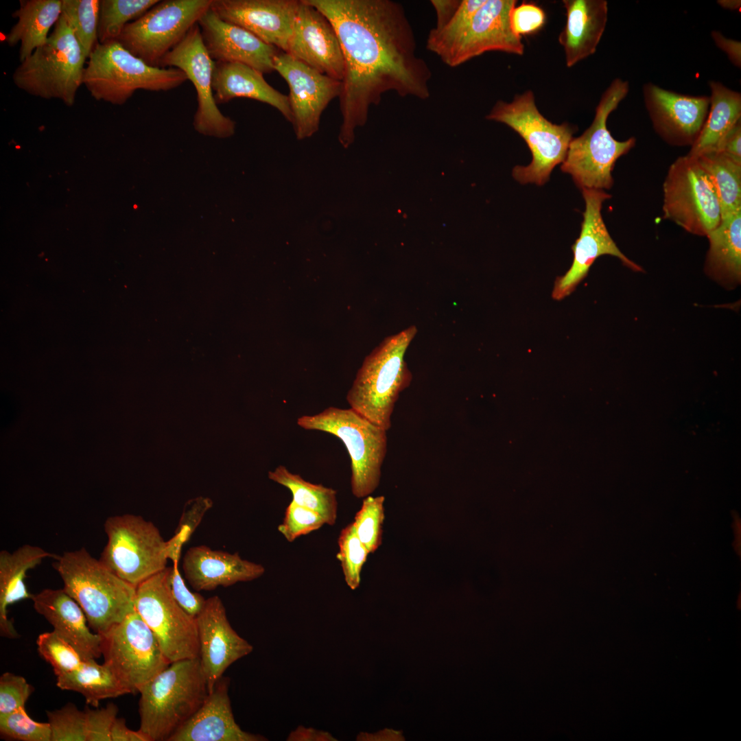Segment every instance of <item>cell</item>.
I'll list each match as a JSON object with an SVG mask.
<instances>
[{"instance_id":"obj_1","label":"cell","mask_w":741,"mask_h":741,"mask_svg":"<svg viewBox=\"0 0 741 741\" xmlns=\"http://www.w3.org/2000/svg\"><path fill=\"white\" fill-rule=\"evenodd\" d=\"M329 21L344 62L339 96L342 117L338 140L346 148L355 130L383 94L427 99L432 71L416 54L412 27L403 5L391 0H305Z\"/></svg>"},{"instance_id":"obj_2","label":"cell","mask_w":741,"mask_h":741,"mask_svg":"<svg viewBox=\"0 0 741 741\" xmlns=\"http://www.w3.org/2000/svg\"><path fill=\"white\" fill-rule=\"evenodd\" d=\"M54 560L62 589L80 606L95 633H104L135 611L136 587L113 574L85 548L64 552Z\"/></svg>"},{"instance_id":"obj_3","label":"cell","mask_w":741,"mask_h":741,"mask_svg":"<svg viewBox=\"0 0 741 741\" xmlns=\"http://www.w3.org/2000/svg\"><path fill=\"white\" fill-rule=\"evenodd\" d=\"M139 693V730L149 741H167L197 712L209 692L196 658L171 663Z\"/></svg>"},{"instance_id":"obj_4","label":"cell","mask_w":741,"mask_h":741,"mask_svg":"<svg viewBox=\"0 0 741 741\" xmlns=\"http://www.w3.org/2000/svg\"><path fill=\"white\" fill-rule=\"evenodd\" d=\"M416 331L411 326L383 340L364 359L346 395L351 408L386 431L400 393L412 381L404 357Z\"/></svg>"},{"instance_id":"obj_5","label":"cell","mask_w":741,"mask_h":741,"mask_svg":"<svg viewBox=\"0 0 741 741\" xmlns=\"http://www.w3.org/2000/svg\"><path fill=\"white\" fill-rule=\"evenodd\" d=\"M628 92V81L614 79L602 93L591 126L580 136L573 138L569 145L561 169L570 174L581 190L611 188L612 172L617 160L635 145L634 137L618 141L607 126L609 115Z\"/></svg>"},{"instance_id":"obj_6","label":"cell","mask_w":741,"mask_h":741,"mask_svg":"<svg viewBox=\"0 0 741 741\" xmlns=\"http://www.w3.org/2000/svg\"><path fill=\"white\" fill-rule=\"evenodd\" d=\"M187 80L178 69L148 65L115 40L96 44L85 66L83 84L95 99L123 105L137 90L167 91Z\"/></svg>"},{"instance_id":"obj_7","label":"cell","mask_w":741,"mask_h":741,"mask_svg":"<svg viewBox=\"0 0 741 741\" xmlns=\"http://www.w3.org/2000/svg\"><path fill=\"white\" fill-rule=\"evenodd\" d=\"M86 58L69 23L61 14L47 41L16 68L12 80L27 93L58 99L67 106L83 84Z\"/></svg>"},{"instance_id":"obj_8","label":"cell","mask_w":741,"mask_h":741,"mask_svg":"<svg viewBox=\"0 0 741 741\" xmlns=\"http://www.w3.org/2000/svg\"><path fill=\"white\" fill-rule=\"evenodd\" d=\"M486 119L504 124L519 134L532 154L527 166H516L513 176L521 184L544 185L556 165L565 160L576 127L554 124L537 109L530 90L515 96L510 102L497 101Z\"/></svg>"},{"instance_id":"obj_9","label":"cell","mask_w":741,"mask_h":741,"mask_svg":"<svg viewBox=\"0 0 741 741\" xmlns=\"http://www.w3.org/2000/svg\"><path fill=\"white\" fill-rule=\"evenodd\" d=\"M296 423L305 430L327 432L342 441L351 459V489L355 497H366L375 491L387 451L386 430L351 408L333 406L301 416Z\"/></svg>"},{"instance_id":"obj_10","label":"cell","mask_w":741,"mask_h":741,"mask_svg":"<svg viewBox=\"0 0 741 741\" xmlns=\"http://www.w3.org/2000/svg\"><path fill=\"white\" fill-rule=\"evenodd\" d=\"M107 542L99 560L128 583H140L167 566V545L158 528L132 514L108 517L104 524Z\"/></svg>"},{"instance_id":"obj_11","label":"cell","mask_w":741,"mask_h":741,"mask_svg":"<svg viewBox=\"0 0 741 741\" xmlns=\"http://www.w3.org/2000/svg\"><path fill=\"white\" fill-rule=\"evenodd\" d=\"M663 194V218L692 235L707 237L721 220L715 189L695 156H679L670 165Z\"/></svg>"},{"instance_id":"obj_12","label":"cell","mask_w":741,"mask_h":741,"mask_svg":"<svg viewBox=\"0 0 741 741\" xmlns=\"http://www.w3.org/2000/svg\"><path fill=\"white\" fill-rule=\"evenodd\" d=\"M211 3L212 0L159 1L127 24L117 40L148 65L160 67L163 58L198 23Z\"/></svg>"},{"instance_id":"obj_13","label":"cell","mask_w":741,"mask_h":741,"mask_svg":"<svg viewBox=\"0 0 741 741\" xmlns=\"http://www.w3.org/2000/svg\"><path fill=\"white\" fill-rule=\"evenodd\" d=\"M167 567L136 587L135 611L154 633L170 663L199 658L196 618L174 598Z\"/></svg>"},{"instance_id":"obj_14","label":"cell","mask_w":741,"mask_h":741,"mask_svg":"<svg viewBox=\"0 0 741 741\" xmlns=\"http://www.w3.org/2000/svg\"><path fill=\"white\" fill-rule=\"evenodd\" d=\"M100 636L104 663L128 694L139 692L171 663L154 633L136 611Z\"/></svg>"},{"instance_id":"obj_15","label":"cell","mask_w":741,"mask_h":741,"mask_svg":"<svg viewBox=\"0 0 741 741\" xmlns=\"http://www.w3.org/2000/svg\"><path fill=\"white\" fill-rule=\"evenodd\" d=\"M516 4V0H486L458 34L427 49L451 67L487 51L523 55L521 37L513 32L510 23V13Z\"/></svg>"},{"instance_id":"obj_16","label":"cell","mask_w":741,"mask_h":741,"mask_svg":"<svg viewBox=\"0 0 741 741\" xmlns=\"http://www.w3.org/2000/svg\"><path fill=\"white\" fill-rule=\"evenodd\" d=\"M214 63L205 48L197 23L167 54L160 67L180 69L193 84L198 102L193 119L195 129L204 135L226 138L234 134L235 124L222 113L215 100L212 87Z\"/></svg>"},{"instance_id":"obj_17","label":"cell","mask_w":741,"mask_h":741,"mask_svg":"<svg viewBox=\"0 0 741 741\" xmlns=\"http://www.w3.org/2000/svg\"><path fill=\"white\" fill-rule=\"evenodd\" d=\"M582 193L585 209L583 213L581 230L572 246L574 254L572 266L555 281L552 296L557 301L569 296L576 289L586 277L596 259L602 255L615 257L633 271H644L640 266L622 252L605 226L601 210L603 202L611 196L604 190L594 189H583Z\"/></svg>"},{"instance_id":"obj_18","label":"cell","mask_w":741,"mask_h":741,"mask_svg":"<svg viewBox=\"0 0 741 741\" xmlns=\"http://www.w3.org/2000/svg\"><path fill=\"white\" fill-rule=\"evenodd\" d=\"M274 69L287 82L293 126L297 139L318 130L320 116L329 102L340 96L341 81L333 79L285 52L274 58Z\"/></svg>"},{"instance_id":"obj_19","label":"cell","mask_w":741,"mask_h":741,"mask_svg":"<svg viewBox=\"0 0 741 741\" xmlns=\"http://www.w3.org/2000/svg\"><path fill=\"white\" fill-rule=\"evenodd\" d=\"M642 94L652 127L660 138L671 146L691 147L707 119L709 96L681 94L652 82L643 85Z\"/></svg>"},{"instance_id":"obj_20","label":"cell","mask_w":741,"mask_h":741,"mask_svg":"<svg viewBox=\"0 0 741 741\" xmlns=\"http://www.w3.org/2000/svg\"><path fill=\"white\" fill-rule=\"evenodd\" d=\"M285 53L333 79H343L344 62L337 34L325 16L305 0L299 1Z\"/></svg>"},{"instance_id":"obj_21","label":"cell","mask_w":741,"mask_h":741,"mask_svg":"<svg viewBox=\"0 0 741 741\" xmlns=\"http://www.w3.org/2000/svg\"><path fill=\"white\" fill-rule=\"evenodd\" d=\"M196 618L199 659L210 693L226 670L250 654L253 647L233 628L219 596L207 599L203 609Z\"/></svg>"},{"instance_id":"obj_22","label":"cell","mask_w":741,"mask_h":741,"mask_svg":"<svg viewBox=\"0 0 741 741\" xmlns=\"http://www.w3.org/2000/svg\"><path fill=\"white\" fill-rule=\"evenodd\" d=\"M298 5L297 0H212L210 8L225 21L285 52Z\"/></svg>"},{"instance_id":"obj_23","label":"cell","mask_w":741,"mask_h":741,"mask_svg":"<svg viewBox=\"0 0 741 741\" xmlns=\"http://www.w3.org/2000/svg\"><path fill=\"white\" fill-rule=\"evenodd\" d=\"M203 43L214 62H239L270 73L280 52L246 30L222 19L211 8L198 23Z\"/></svg>"},{"instance_id":"obj_24","label":"cell","mask_w":741,"mask_h":741,"mask_svg":"<svg viewBox=\"0 0 741 741\" xmlns=\"http://www.w3.org/2000/svg\"><path fill=\"white\" fill-rule=\"evenodd\" d=\"M182 566L186 579L196 591H211L220 586L251 581L265 573L262 565L243 559L237 552L231 554L203 545L188 549Z\"/></svg>"},{"instance_id":"obj_25","label":"cell","mask_w":741,"mask_h":741,"mask_svg":"<svg viewBox=\"0 0 741 741\" xmlns=\"http://www.w3.org/2000/svg\"><path fill=\"white\" fill-rule=\"evenodd\" d=\"M229 679L222 677L197 712L167 741H263L237 724L228 696Z\"/></svg>"},{"instance_id":"obj_26","label":"cell","mask_w":741,"mask_h":741,"mask_svg":"<svg viewBox=\"0 0 741 741\" xmlns=\"http://www.w3.org/2000/svg\"><path fill=\"white\" fill-rule=\"evenodd\" d=\"M32 600L35 611L85 660L102 655L100 635L91 631L82 608L63 589H45L33 594Z\"/></svg>"},{"instance_id":"obj_27","label":"cell","mask_w":741,"mask_h":741,"mask_svg":"<svg viewBox=\"0 0 741 741\" xmlns=\"http://www.w3.org/2000/svg\"><path fill=\"white\" fill-rule=\"evenodd\" d=\"M566 23L558 36L567 67L593 54L605 30L608 3L605 0H563Z\"/></svg>"},{"instance_id":"obj_28","label":"cell","mask_w":741,"mask_h":741,"mask_svg":"<svg viewBox=\"0 0 741 741\" xmlns=\"http://www.w3.org/2000/svg\"><path fill=\"white\" fill-rule=\"evenodd\" d=\"M263 75L244 64L215 62L212 87L217 104L237 97L252 99L277 108L292 124L288 96L271 86Z\"/></svg>"},{"instance_id":"obj_29","label":"cell","mask_w":741,"mask_h":741,"mask_svg":"<svg viewBox=\"0 0 741 741\" xmlns=\"http://www.w3.org/2000/svg\"><path fill=\"white\" fill-rule=\"evenodd\" d=\"M56 555L40 547L25 544L12 552H0V634L15 639L19 637L14 624L8 618V608L19 601L31 599L33 594L27 589L25 579L27 572L38 565L46 558Z\"/></svg>"},{"instance_id":"obj_30","label":"cell","mask_w":741,"mask_h":741,"mask_svg":"<svg viewBox=\"0 0 741 741\" xmlns=\"http://www.w3.org/2000/svg\"><path fill=\"white\" fill-rule=\"evenodd\" d=\"M707 237L705 273L726 289H734L741 281V209L722 217Z\"/></svg>"},{"instance_id":"obj_31","label":"cell","mask_w":741,"mask_h":741,"mask_svg":"<svg viewBox=\"0 0 741 741\" xmlns=\"http://www.w3.org/2000/svg\"><path fill=\"white\" fill-rule=\"evenodd\" d=\"M12 13L16 23L5 36L11 47L20 43L19 60L23 61L47 41L49 31L62 13V0H21Z\"/></svg>"},{"instance_id":"obj_32","label":"cell","mask_w":741,"mask_h":741,"mask_svg":"<svg viewBox=\"0 0 741 741\" xmlns=\"http://www.w3.org/2000/svg\"><path fill=\"white\" fill-rule=\"evenodd\" d=\"M709 108L702 130L690 147L689 156L717 150L720 143L741 120V94L720 82L710 80Z\"/></svg>"},{"instance_id":"obj_33","label":"cell","mask_w":741,"mask_h":741,"mask_svg":"<svg viewBox=\"0 0 741 741\" xmlns=\"http://www.w3.org/2000/svg\"><path fill=\"white\" fill-rule=\"evenodd\" d=\"M56 685L61 690L81 694L93 707L102 700L128 694L112 670L95 659L85 660L77 669L57 677Z\"/></svg>"},{"instance_id":"obj_34","label":"cell","mask_w":741,"mask_h":741,"mask_svg":"<svg viewBox=\"0 0 741 741\" xmlns=\"http://www.w3.org/2000/svg\"><path fill=\"white\" fill-rule=\"evenodd\" d=\"M268 478L288 489L292 494V502L319 514L326 524H336L338 512L336 490L306 481L282 465L269 471Z\"/></svg>"},{"instance_id":"obj_35","label":"cell","mask_w":741,"mask_h":741,"mask_svg":"<svg viewBox=\"0 0 741 741\" xmlns=\"http://www.w3.org/2000/svg\"><path fill=\"white\" fill-rule=\"evenodd\" d=\"M715 189L721 217L741 209V164L713 151L695 156Z\"/></svg>"},{"instance_id":"obj_36","label":"cell","mask_w":741,"mask_h":741,"mask_svg":"<svg viewBox=\"0 0 741 741\" xmlns=\"http://www.w3.org/2000/svg\"><path fill=\"white\" fill-rule=\"evenodd\" d=\"M158 0H100L97 39L117 40L126 25L143 15Z\"/></svg>"},{"instance_id":"obj_37","label":"cell","mask_w":741,"mask_h":741,"mask_svg":"<svg viewBox=\"0 0 741 741\" xmlns=\"http://www.w3.org/2000/svg\"><path fill=\"white\" fill-rule=\"evenodd\" d=\"M100 0H62V14L88 59L98 43Z\"/></svg>"},{"instance_id":"obj_38","label":"cell","mask_w":741,"mask_h":741,"mask_svg":"<svg viewBox=\"0 0 741 741\" xmlns=\"http://www.w3.org/2000/svg\"><path fill=\"white\" fill-rule=\"evenodd\" d=\"M384 501L383 495L366 497L352 522L357 536L369 553L375 552L382 542Z\"/></svg>"},{"instance_id":"obj_39","label":"cell","mask_w":741,"mask_h":741,"mask_svg":"<svg viewBox=\"0 0 741 741\" xmlns=\"http://www.w3.org/2000/svg\"><path fill=\"white\" fill-rule=\"evenodd\" d=\"M36 644L40 655L51 665L56 677L77 669L85 661L75 648L54 631L40 634Z\"/></svg>"},{"instance_id":"obj_40","label":"cell","mask_w":741,"mask_h":741,"mask_svg":"<svg viewBox=\"0 0 741 741\" xmlns=\"http://www.w3.org/2000/svg\"><path fill=\"white\" fill-rule=\"evenodd\" d=\"M338 543L337 557L344 580L349 588L355 590L360 584L361 572L369 552L357 536L352 523L341 530Z\"/></svg>"},{"instance_id":"obj_41","label":"cell","mask_w":741,"mask_h":741,"mask_svg":"<svg viewBox=\"0 0 741 741\" xmlns=\"http://www.w3.org/2000/svg\"><path fill=\"white\" fill-rule=\"evenodd\" d=\"M212 506L213 502L204 497H198L185 504L174 535L167 541L168 558L173 563H179L183 546L189 541Z\"/></svg>"},{"instance_id":"obj_42","label":"cell","mask_w":741,"mask_h":741,"mask_svg":"<svg viewBox=\"0 0 741 741\" xmlns=\"http://www.w3.org/2000/svg\"><path fill=\"white\" fill-rule=\"evenodd\" d=\"M51 741H87L86 715L73 703L47 711Z\"/></svg>"},{"instance_id":"obj_43","label":"cell","mask_w":741,"mask_h":741,"mask_svg":"<svg viewBox=\"0 0 741 741\" xmlns=\"http://www.w3.org/2000/svg\"><path fill=\"white\" fill-rule=\"evenodd\" d=\"M1 738L21 741H51V733L49 722L32 720L25 707L0 718Z\"/></svg>"},{"instance_id":"obj_44","label":"cell","mask_w":741,"mask_h":741,"mask_svg":"<svg viewBox=\"0 0 741 741\" xmlns=\"http://www.w3.org/2000/svg\"><path fill=\"white\" fill-rule=\"evenodd\" d=\"M324 524L325 521L319 514L292 501L278 530L287 541L292 542L301 536L320 529Z\"/></svg>"},{"instance_id":"obj_45","label":"cell","mask_w":741,"mask_h":741,"mask_svg":"<svg viewBox=\"0 0 741 741\" xmlns=\"http://www.w3.org/2000/svg\"><path fill=\"white\" fill-rule=\"evenodd\" d=\"M34 691L25 679L11 672H4L0 677V718L25 707Z\"/></svg>"},{"instance_id":"obj_46","label":"cell","mask_w":741,"mask_h":741,"mask_svg":"<svg viewBox=\"0 0 741 741\" xmlns=\"http://www.w3.org/2000/svg\"><path fill=\"white\" fill-rule=\"evenodd\" d=\"M179 563L167 567L171 593L177 603L190 615L196 618L203 609L206 600L201 594L190 591L178 568Z\"/></svg>"},{"instance_id":"obj_47","label":"cell","mask_w":741,"mask_h":741,"mask_svg":"<svg viewBox=\"0 0 741 741\" xmlns=\"http://www.w3.org/2000/svg\"><path fill=\"white\" fill-rule=\"evenodd\" d=\"M545 21L544 10L532 2L523 1L519 5H515L510 13L511 29L520 37L539 31L544 26Z\"/></svg>"},{"instance_id":"obj_48","label":"cell","mask_w":741,"mask_h":741,"mask_svg":"<svg viewBox=\"0 0 741 741\" xmlns=\"http://www.w3.org/2000/svg\"><path fill=\"white\" fill-rule=\"evenodd\" d=\"M86 715L87 741H111L110 731L118 713L117 707L109 703L105 707L84 709Z\"/></svg>"},{"instance_id":"obj_49","label":"cell","mask_w":741,"mask_h":741,"mask_svg":"<svg viewBox=\"0 0 741 741\" xmlns=\"http://www.w3.org/2000/svg\"><path fill=\"white\" fill-rule=\"evenodd\" d=\"M716 151L741 164V120L727 134Z\"/></svg>"},{"instance_id":"obj_50","label":"cell","mask_w":741,"mask_h":741,"mask_svg":"<svg viewBox=\"0 0 741 741\" xmlns=\"http://www.w3.org/2000/svg\"><path fill=\"white\" fill-rule=\"evenodd\" d=\"M711 38L716 46L723 51L735 67H741V43L725 37L720 32L712 30Z\"/></svg>"},{"instance_id":"obj_51","label":"cell","mask_w":741,"mask_h":741,"mask_svg":"<svg viewBox=\"0 0 741 741\" xmlns=\"http://www.w3.org/2000/svg\"><path fill=\"white\" fill-rule=\"evenodd\" d=\"M111 741H149L148 738L139 729L132 731L128 729L125 720L116 718L110 731Z\"/></svg>"},{"instance_id":"obj_52","label":"cell","mask_w":741,"mask_h":741,"mask_svg":"<svg viewBox=\"0 0 741 741\" xmlns=\"http://www.w3.org/2000/svg\"><path fill=\"white\" fill-rule=\"evenodd\" d=\"M460 1L459 0L431 1V3L436 13V25L435 27H440L446 23L457 9Z\"/></svg>"},{"instance_id":"obj_53","label":"cell","mask_w":741,"mask_h":741,"mask_svg":"<svg viewBox=\"0 0 741 741\" xmlns=\"http://www.w3.org/2000/svg\"><path fill=\"white\" fill-rule=\"evenodd\" d=\"M287 740H336L329 733L315 730L306 729L303 727L298 728L292 731Z\"/></svg>"},{"instance_id":"obj_54","label":"cell","mask_w":741,"mask_h":741,"mask_svg":"<svg viewBox=\"0 0 741 741\" xmlns=\"http://www.w3.org/2000/svg\"><path fill=\"white\" fill-rule=\"evenodd\" d=\"M717 3L723 9L738 10L741 8L740 0H718Z\"/></svg>"}]
</instances>
